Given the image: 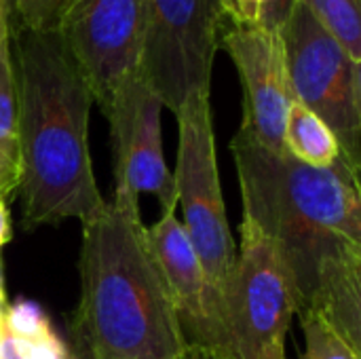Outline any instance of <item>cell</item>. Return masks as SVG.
Instances as JSON below:
<instances>
[{"label":"cell","instance_id":"obj_1","mask_svg":"<svg viewBox=\"0 0 361 359\" xmlns=\"http://www.w3.org/2000/svg\"><path fill=\"white\" fill-rule=\"evenodd\" d=\"M243 218L275 245L294 313H315L361 351V165L326 169L237 131L231 142Z\"/></svg>","mask_w":361,"mask_h":359},{"label":"cell","instance_id":"obj_2","mask_svg":"<svg viewBox=\"0 0 361 359\" xmlns=\"http://www.w3.org/2000/svg\"><path fill=\"white\" fill-rule=\"evenodd\" d=\"M19 199L27 231L82 224L108 207L89 152L91 89L59 32L13 30Z\"/></svg>","mask_w":361,"mask_h":359},{"label":"cell","instance_id":"obj_3","mask_svg":"<svg viewBox=\"0 0 361 359\" xmlns=\"http://www.w3.org/2000/svg\"><path fill=\"white\" fill-rule=\"evenodd\" d=\"M78 273L72 351L85 359L180 358L186 343L148 245L140 199L114 197L82 224Z\"/></svg>","mask_w":361,"mask_h":359},{"label":"cell","instance_id":"obj_4","mask_svg":"<svg viewBox=\"0 0 361 359\" xmlns=\"http://www.w3.org/2000/svg\"><path fill=\"white\" fill-rule=\"evenodd\" d=\"M178 165L176 195L184 212V231L203 267L216 313L224 326V303L237 258L222 199L209 93L188 97L176 112ZM226 334V330H224Z\"/></svg>","mask_w":361,"mask_h":359},{"label":"cell","instance_id":"obj_5","mask_svg":"<svg viewBox=\"0 0 361 359\" xmlns=\"http://www.w3.org/2000/svg\"><path fill=\"white\" fill-rule=\"evenodd\" d=\"M231 19L224 0H144L140 76L163 108L212 91L214 59Z\"/></svg>","mask_w":361,"mask_h":359},{"label":"cell","instance_id":"obj_6","mask_svg":"<svg viewBox=\"0 0 361 359\" xmlns=\"http://www.w3.org/2000/svg\"><path fill=\"white\" fill-rule=\"evenodd\" d=\"M294 102L315 112L361 165V63L296 0L279 30Z\"/></svg>","mask_w":361,"mask_h":359},{"label":"cell","instance_id":"obj_7","mask_svg":"<svg viewBox=\"0 0 361 359\" xmlns=\"http://www.w3.org/2000/svg\"><path fill=\"white\" fill-rule=\"evenodd\" d=\"M226 303L224 330L231 359H286L294 300L286 269L269 237L247 218L239 224Z\"/></svg>","mask_w":361,"mask_h":359},{"label":"cell","instance_id":"obj_8","mask_svg":"<svg viewBox=\"0 0 361 359\" xmlns=\"http://www.w3.org/2000/svg\"><path fill=\"white\" fill-rule=\"evenodd\" d=\"M57 32L102 110L140 76L144 0H72Z\"/></svg>","mask_w":361,"mask_h":359},{"label":"cell","instance_id":"obj_9","mask_svg":"<svg viewBox=\"0 0 361 359\" xmlns=\"http://www.w3.org/2000/svg\"><path fill=\"white\" fill-rule=\"evenodd\" d=\"M102 112L110 127L114 197L140 199L146 193L161 201L163 212H173L178 195L163 154V104L159 97L146 87L142 76H135L116 91Z\"/></svg>","mask_w":361,"mask_h":359},{"label":"cell","instance_id":"obj_10","mask_svg":"<svg viewBox=\"0 0 361 359\" xmlns=\"http://www.w3.org/2000/svg\"><path fill=\"white\" fill-rule=\"evenodd\" d=\"M220 47L231 55L243 85L239 131L273 152H283V127L294 93L279 32L260 23H231Z\"/></svg>","mask_w":361,"mask_h":359},{"label":"cell","instance_id":"obj_11","mask_svg":"<svg viewBox=\"0 0 361 359\" xmlns=\"http://www.w3.org/2000/svg\"><path fill=\"white\" fill-rule=\"evenodd\" d=\"M146 237L186 347L226 353L224 326L216 313L199 256L182 222L176 218V209L163 212L152 226H146Z\"/></svg>","mask_w":361,"mask_h":359},{"label":"cell","instance_id":"obj_12","mask_svg":"<svg viewBox=\"0 0 361 359\" xmlns=\"http://www.w3.org/2000/svg\"><path fill=\"white\" fill-rule=\"evenodd\" d=\"M283 152L309 167H332L341 157V144L332 129L309 108L292 102L283 127Z\"/></svg>","mask_w":361,"mask_h":359},{"label":"cell","instance_id":"obj_13","mask_svg":"<svg viewBox=\"0 0 361 359\" xmlns=\"http://www.w3.org/2000/svg\"><path fill=\"white\" fill-rule=\"evenodd\" d=\"M19 186L17 140V80L11 40L0 44V199H8Z\"/></svg>","mask_w":361,"mask_h":359},{"label":"cell","instance_id":"obj_14","mask_svg":"<svg viewBox=\"0 0 361 359\" xmlns=\"http://www.w3.org/2000/svg\"><path fill=\"white\" fill-rule=\"evenodd\" d=\"M313 17L361 63V0H300Z\"/></svg>","mask_w":361,"mask_h":359},{"label":"cell","instance_id":"obj_15","mask_svg":"<svg viewBox=\"0 0 361 359\" xmlns=\"http://www.w3.org/2000/svg\"><path fill=\"white\" fill-rule=\"evenodd\" d=\"M300 328L305 334L302 359H361L360 349H355L322 315L309 313L300 317Z\"/></svg>","mask_w":361,"mask_h":359},{"label":"cell","instance_id":"obj_16","mask_svg":"<svg viewBox=\"0 0 361 359\" xmlns=\"http://www.w3.org/2000/svg\"><path fill=\"white\" fill-rule=\"evenodd\" d=\"M15 28L32 32H57L72 0H8Z\"/></svg>","mask_w":361,"mask_h":359},{"label":"cell","instance_id":"obj_17","mask_svg":"<svg viewBox=\"0 0 361 359\" xmlns=\"http://www.w3.org/2000/svg\"><path fill=\"white\" fill-rule=\"evenodd\" d=\"M4 332L17 341H36L53 332V326L38 303L19 298L4 309Z\"/></svg>","mask_w":361,"mask_h":359},{"label":"cell","instance_id":"obj_18","mask_svg":"<svg viewBox=\"0 0 361 359\" xmlns=\"http://www.w3.org/2000/svg\"><path fill=\"white\" fill-rule=\"evenodd\" d=\"M13 341L23 359H70V349L55 334V330L36 341H17V339H13Z\"/></svg>","mask_w":361,"mask_h":359},{"label":"cell","instance_id":"obj_19","mask_svg":"<svg viewBox=\"0 0 361 359\" xmlns=\"http://www.w3.org/2000/svg\"><path fill=\"white\" fill-rule=\"evenodd\" d=\"M294 4L296 0H260L258 23L267 30L279 32L286 19L290 17V11Z\"/></svg>","mask_w":361,"mask_h":359},{"label":"cell","instance_id":"obj_20","mask_svg":"<svg viewBox=\"0 0 361 359\" xmlns=\"http://www.w3.org/2000/svg\"><path fill=\"white\" fill-rule=\"evenodd\" d=\"M231 23H258L260 0H224Z\"/></svg>","mask_w":361,"mask_h":359},{"label":"cell","instance_id":"obj_21","mask_svg":"<svg viewBox=\"0 0 361 359\" xmlns=\"http://www.w3.org/2000/svg\"><path fill=\"white\" fill-rule=\"evenodd\" d=\"M15 21H13V11L8 0H0V44L8 42L13 38Z\"/></svg>","mask_w":361,"mask_h":359},{"label":"cell","instance_id":"obj_22","mask_svg":"<svg viewBox=\"0 0 361 359\" xmlns=\"http://www.w3.org/2000/svg\"><path fill=\"white\" fill-rule=\"evenodd\" d=\"M11 241V216L6 203L0 199V250Z\"/></svg>","mask_w":361,"mask_h":359},{"label":"cell","instance_id":"obj_23","mask_svg":"<svg viewBox=\"0 0 361 359\" xmlns=\"http://www.w3.org/2000/svg\"><path fill=\"white\" fill-rule=\"evenodd\" d=\"M2 359H23V355L19 353L15 341L4 332V339H2Z\"/></svg>","mask_w":361,"mask_h":359},{"label":"cell","instance_id":"obj_24","mask_svg":"<svg viewBox=\"0 0 361 359\" xmlns=\"http://www.w3.org/2000/svg\"><path fill=\"white\" fill-rule=\"evenodd\" d=\"M199 351H201V359H231L228 355H224V353L209 351V349H201V347H199Z\"/></svg>","mask_w":361,"mask_h":359},{"label":"cell","instance_id":"obj_25","mask_svg":"<svg viewBox=\"0 0 361 359\" xmlns=\"http://www.w3.org/2000/svg\"><path fill=\"white\" fill-rule=\"evenodd\" d=\"M2 339H4V320L0 322V359H2Z\"/></svg>","mask_w":361,"mask_h":359},{"label":"cell","instance_id":"obj_26","mask_svg":"<svg viewBox=\"0 0 361 359\" xmlns=\"http://www.w3.org/2000/svg\"><path fill=\"white\" fill-rule=\"evenodd\" d=\"M70 359H85V358H82V355H78L76 351H72V349H70Z\"/></svg>","mask_w":361,"mask_h":359}]
</instances>
